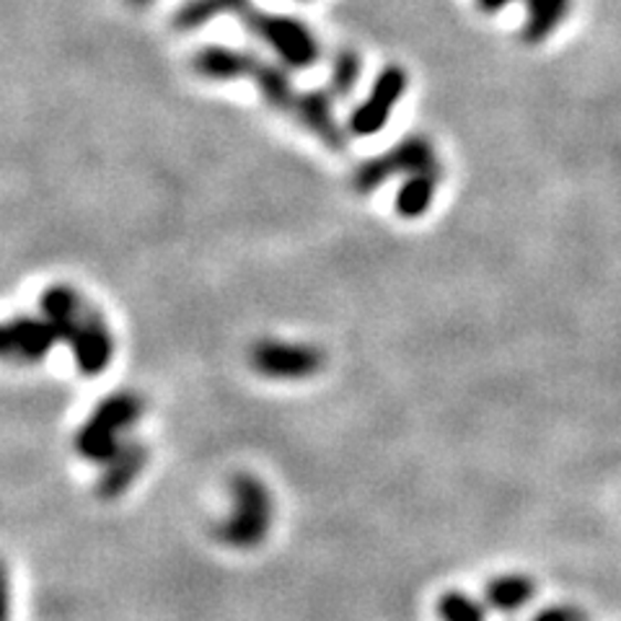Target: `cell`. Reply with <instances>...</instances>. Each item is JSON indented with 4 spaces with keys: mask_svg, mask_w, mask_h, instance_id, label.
<instances>
[{
    "mask_svg": "<svg viewBox=\"0 0 621 621\" xmlns=\"http://www.w3.org/2000/svg\"><path fill=\"white\" fill-rule=\"evenodd\" d=\"M194 71L210 81H254L264 102L298 123L319 138L327 148L339 150L345 146V133L337 125L331 109V94L327 91H295L283 67L262 63L252 52L231 48H208L197 52Z\"/></svg>",
    "mask_w": 621,
    "mask_h": 621,
    "instance_id": "1",
    "label": "cell"
},
{
    "mask_svg": "<svg viewBox=\"0 0 621 621\" xmlns=\"http://www.w3.org/2000/svg\"><path fill=\"white\" fill-rule=\"evenodd\" d=\"M42 316L55 329L57 339L71 347L75 368L83 376H98L115 355V337L107 319L71 285H52L44 291Z\"/></svg>",
    "mask_w": 621,
    "mask_h": 621,
    "instance_id": "2",
    "label": "cell"
},
{
    "mask_svg": "<svg viewBox=\"0 0 621 621\" xmlns=\"http://www.w3.org/2000/svg\"><path fill=\"white\" fill-rule=\"evenodd\" d=\"M231 495L233 513L215 526L218 541L239 551L256 549L267 539L272 518H275L272 492L256 476L236 474L231 480Z\"/></svg>",
    "mask_w": 621,
    "mask_h": 621,
    "instance_id": "3",
    "label": "cell"
},
{
    "mask_svg": "<svg viewBox=\"0 0 621 621\" xmlns=\"http://www.w3.org/2000/svg\"><path fill=\"white\" fill-rule=\"evenodd\" d=\"M143 399L135 391H117L94 409L75 435V451L94 464H107L123 449L119 435L127 433L143 418Z\"/></svg>",
    "mask_w": 621,
    "mask_h": 621,
    "instance_id": "4",
    "label": "cell"
},
{
    "mask_svg": "<svg viewBox=\"0 0 621 621\" xmlns=\"http://www.w3.org/2000/svg\"><path fill=\"white\" fill-rule=\"evenodd\" d=\"M414 173H443L435 146L422 135H409L386 154L362 161L352 173V187L368 194L383 187L391 177H414Z\"/></svg>",
    "mask_w": 621,
    "mask_h": 621,
    "instance_id": "5",
    "label": "cell"
},
{
    "mask_svg": "<svg viewBox=\"0 0 621 621\" xmlns=\"http://www.w3.org/2000/svg\"><path fill=\"white\" fill-rule=\"evenodd\" d=\"M241 24H244L256 40L270 44L272 52H275L287 67L303 71V67H310L319 60V42H316L314 32L298 19L283 17V13H262L252 6V9L241 17Z\"/></svg>",
    "mask_w": 621,
    "mask_h": 621,
    "instance_id": "6",
    "label": "cell"
},
{
    "mask_svg": "<svg viewBox=\"0 0 621 621\" xmlns=\"http://www.w3.org/2000/svg\"><path fill=\"white\" fill-rule=\"evenodd\" d=\"M252 366L272 381H303L324 368V352L314 345L262 339L252 350Z\"/></svg>",
    "mask_w": 621,
    "mask_h": 621,
    "instance_id": "7",
    "label": "cell"
},
{
    "mask_svg": "<svg viewBox=\"0 0 621 621\" xmlns=\"http://www.w3.org/2000/svg\"><path fill=\"white\" fill-rule=\"evenodd\" d=\"M57 343L55 329L44 316H17L0 324V360L13 366L42 362Z\"/></svg>",
    "mask_w": 621,
    "mask_h": 621,
    "instance_id": "8",
    "label": "cell"
},
{
    "mask_svg": "<svg viewBox=\"0 0 621 621\" xmlns=\"http://www.w3.org/2000/svg\"><path fill=\"white\" fill-rule=\"evenodd\" d=\"M407 83H409L407 73L401 71L399 65L386 67V71L376 78L366 102H362L360 107L352 112L350 133L360 135V138L381 133L386 123H389L393 107L399 104V98L404 96Z\"/></svg>",
    "mask_w": 621,
    "mask_h": 621,
    "instance_id": "9",
    "label": "cell"
},
{
    "mask_svg": "<svg viewBox=\"0 0 621 621\" xmlns=\"http://www.w3.org/2000/svg\"><path fill=\"white\" fill-rule=\"evenodd\" d=\"M148 466V449L143 443L125 441L115 456L104 464L102 480L96 484V492L104 499H115L133 487L143 469Z\"/></svg>",
    "mask_w": 621,
    "mask_h": 621,
    "instance_id": "10",
    "label": "cell"
},
{
    "mask_svg": "<svg viewBox=\"0 0 621 621\" xmlns=\"http://www.w3.org/2000/svg\"><path fill=\"white\" fill-rule=\"evenodd\" d=\"M534 596L536 582L528 575H499V578H492L487 588H484V601H487L490 609L503 613L520 611L524 606L531 603Z\"/></svg>",
    "mask_w": 621,
    "mask_h": 621,
    "instance_id": "11",
    "label": "cell"
},
{
    "mask_svg": "<svg viewBox=\"0 0 621 621\" xmlns=\"http://www.w3.org/2000/svg\"><path fill=\"white\" fill-rule=\"evenodd\" d=\"M572 0H526V24L520 40L526 44H541L570 13Z\"/></svg>",
    "mask_w": 621,
    "mask_h": 621,
    "instance_id": "12",
    "label": "cell"
},
{
    "mask_svg": "<svg viewBox=\"0 0 621 621\" xmlns=\"http://www.w3.org/2000/svg\"><path fill=\"white\" fill-rule=\"evenodd\" d=\"M441 177L443 173H414V177H407L404 187L397 192V213L401 218L425 215L435 200Z\"/></svg>",
    "mask_w": 621,
    "mask_h": 621,
    "instance_id": "13",
    "label": "cell"
},
{
    "mask_svg": "<svg viewBox=\"0 0 621 621\" xmlns=\"http://www.w3.org/2000/svg\"><path fill=\"white\" fill-rule=\"evenodd\" d=\"M252 9V0H189L177 13L179 29H197L210 24L218 17H244Z\"/></svg>",
    "mask_w": 621,
    "mask_h": 621,
    "instance_id": "14",
    "label": "cell"
},
{
    "mask_svg": "<svg viewBox=\"0 0 621 621\" xmlns=\"http://www.w3.org/2000/svg\"><path fill=\"white\" fill-rule=\"evenodd\" d=\"M360 57L358 52L352 50H343L339 55L335 57V65H331V73H329V94L343 98V96H350L355 83L360 78Z\"/></svg>",
    "mask_w": 621,
    "mask_h": 621,
    "instance_id": "15",
    "label": "cell"
},
{
    "mask_svg": "<svg viewBox=\"0 0 621 621\" xmlns=\"http://www.w3.org/2000/svg\"><path fill=\"white\" fill-rule=\"evenodd\" d=\"M438 617L441 621H484V609L472 596L461 590H449L438 601Z\"/></svg>",
    "mask_w": 621,
    "mask_h": 621,
    "instance_id": "16",
    "label": "cell"
},
{
    "mask_svg": "<svg viewBox=\"0 0 621 621\" xmlns=\"http://www.w3.org/2000/svg\"><path fill=\"white\" fill-rule=\"evenodd\" d=\"M531 621H588L586 611L575 609V606H549L536 613Z\"/></svg>",
    "mask_w": 621,
    "mask_h": 621,
    "instance_id": "17",
    "label": "cell"
},
{
    "mask_svg": "<svg viewBox=\"0 0 621 621\" xmlns=\"http://www.w3.org/2000/svg\"><path fill=\"white\" fill-rule=\"evenodd\" d=\"M0 621H11V582L3 562H0Z\"/></svg>",
    "mask_w": 621,
    "mask_h": 621,
    "instance_id": "18",
    "label": "cell"
},
{
    "mask_svg": "<svg viewBox=\"0 0 621 621\" xmlns=\"http://www.w3.org/2000/svg\"><path fill=\"white\" fill-rule=\"evenodd\" d=\"M511 3L513 0H476V9H480L482 13H499Z\"/></svg>",
    "mask_w": 621,
    "mask_h": 621,
    "instance_id": "19",
    "label": "cell"
},
{
    "mask_svg": "<svg viewBox=\"0 0 621 621\" xmlns=\"http://www.w3.org/2000/svg\"><path fill=\"white\" fill-rule=\"evenodd\" d=\"M133 6H138V9H146V6H150L154 3V0H130Z\"/></svg>",
    "mask_w": 621,
    "mask_h": 621,
    "instance_id": "20",
    "label": "cell"
}]
</instances>
